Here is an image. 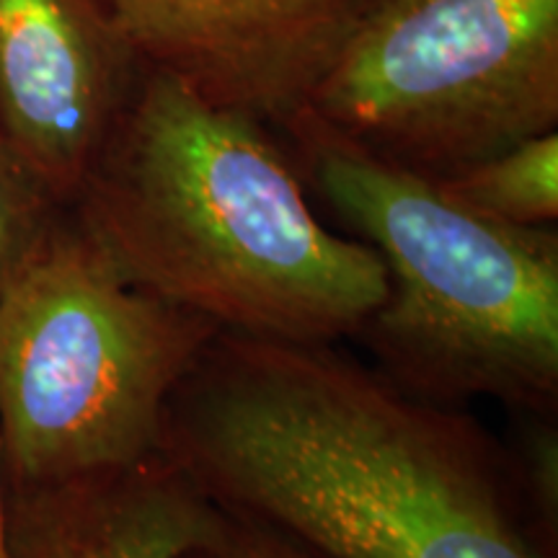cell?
Listing matches in <instances>:
<instances>
[{"label": "cell", "mask_w": 558, "mask_h": 558, "mask_svg": "<svg viewBox=\"0 0 558 558\" xmlns=\"http://www.w3.org/2000/svg\"><path fill=\"white\" fill-rule=\"evenodd\" d=\"M160 452L331 558H546L507 445L339 344L218 331L166 403Z\"/></svg>", "instance_id": "obj_1"}, {"label": "cell", "mask_w": 558, "mask_h": 558, "mask_svg": "<svg viewBox=\"0 0 558 558\" xmlns=\"http://www.w3.org/2000/svg\"><path fill=\"white\" fill-rule=\"evenodd\" d=\"M70 207L128 282L220 331L341 344L388 292L378 251L320 222L269 124L145 65Z\"/></svg>", "instance_id": "obj_2"}, {"label": "cell", "mask_w": 558, "mask_h": 558, "mask_svg": "<svg viewBox=\"0 0 558 558\" xmlns=\"http://www.w3.org/2000/svg\"><path fill=\"white\" fill-rule=\"evenodd\" d=\"M275 132L311 199L378 251L388 292L357 331L388 380L439 407L558 409V233L497 222L298 109Z\"/></svg>", "instance_id": "obj_3"}, {"label": "cell", "mask_w": 558, "mask_h": 558, "mask_svg": "<svg viewBox=\"0 0 558 558\" xmlns=\"http://www.w3.org/2000/svg\"><path fill=\"white\" fill-rule=\"evenodd\" d=\"M220 329L117 271L65 205L0 295L5 486L160 452L173 388Z\"/></svg>", "instance_id": "obj_4"}, {"label": "cell", "mask_w": 558, "mask_h": 558, "mask_svg": "<svg viewBox=\"0 0 558 558\" xmlns=\"http://www.w3.org/2000/svg\"><path fill=\"white\" fill-rule=\"evenodd\" d=\"M305 111L445 179L558 130V0H367Z\"/></svg>", "instance_id": "obj_5"}, {"label": "cell", "mask_w": 558, "mask_h": 558, "mask_svg": "<svg viewBox=\"0 0 558 558\" xmlns=\"http://www.w3.org/2000/svg\"><path fill=\"white\" fill-rule=\"evenodd\" d=\"M145 68L271 130L305 107L367 0H99Z\"/></svg>", "instance_id": "obj_6"}, {"label": "cell", "mask_w": 558, "mask_h": 558, "mask_svg": "<svg viewBox=\"0 0 558 558\" xmlns=\"http://www.w3.org/2000/svg\"><path fill=\"white\" fill-rule=\"evenodd\" d=\"M140 70L99 0H0V140L65 205Z\"/></svg>", "instance_id": "obj_7"}, {"label": "cell", "mask_w": 558, "mask_h": 558, "mask_svg": "<svg viewBox=\"0 0 558 558\" xmlns=\"http://www.w3.org/2000/svg\"><path fill=\"white\" fill-rule=\"evenodd\" d=\"M220 520L166 452L60 484L5 486L9 558H179Z\"/></svg>", "instance_id": "obj_8"}, {"label": "cell", "mask_w": 558, "mask_h": 558, "mask_svg": "<svg viewBox=\"0 0 558 558\" xmlns=\"http://www.w3.org/2000/svg\"><path fill=\"white\" fill-rule=\"evenodd\" d=\"M432 181L484 218L520 228L554 226L558 220V130L522 140L469 169Z\"/></svg>", "instance_id": "obj_9"}, {"label": "cell", "mask_w": 558, "mask_h": 558, "mask_svg": "<svg viewBox=\"0 0 558 558\" xmlns=\"http://www.w3.org/2000/svg\"><path fill=\"white\" fill-rule=\"evenodd\" d=\"M65 202L0 140V295L32 259Z\"/></svg>", "instance_id": "obj_10"}, {"label": "cell", "mask_w": 558, "mask_h": 558, "mask_svg": "<svg viewBox=\"0 0 558 558\" xmlns=\"http://www.w3.org/2000/svg\"><path fill=\"white\" fill-rule=\"evenodd\" d=\"M522 512L546 558H558V429L556 416L520 414V429L507 445Z\"/></svg>", "instance_id": "obj_11"}, {"label": "cell", "mask_w": 558, "mask_h": 558, "mask_svg": "<svg viewBox=\"0 0 558 558\" xmlns=\"http://www.w3.org/2000/svg\"><path fill=\"white\" fill-rule=\"evenodd\" d=\"M222 509V507H220ZM179 558H331L288 530L222 509L220 525Z\"/></svg>", "instance_id": "obj_12"}, {"label": "cell", "mask_w": 558, "mask_h": 558, "mask_svg": "<svg viewBox=\"0 0 558 558\" xmlns=\"http://www.w3.org/2000/svg\"><path fill=\"white\" fill-rule=\"evenodd\" d=\"M0 558H9V546H5V476H3V445H0Z\"/></svg>", "instance_id": "obj_13"}]
</instances>
